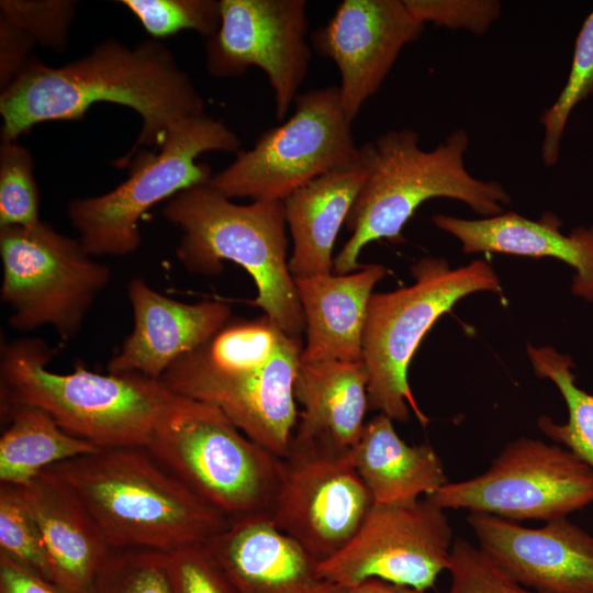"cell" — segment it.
Here are the masks:
<instances>
[{"instance_id":"15","label":"cell","mask_w":593,"mask_h":593,"mask_svg":"<svg viewBox=\"0 0 593 593\" xmlns=\"http://www.w3.org/2000/svg\"><path fill=\"white\" fill-rule=\"evenodd\" d=\"M302 348L301 339L287 336L262 368L213 372L175 361L159 380L177 395L219 409L248 438L283 458L299 417L294 382Z\"/></svg>"},{"instance_id":"11","label":"cell","mask_w":593,"mask_h":593,"mask_svg":"<svg viewBox=\"0 0 593 593\" xmlns=\"http://www.w3.org/2000/svg\"><path fill=\"white\" fill-rule=\"evenodd\" d=\"M443 510L550 522L593 503V470L559 444L521 437L483 473L426 496Z\"/></svg>"},{"instance_id":"27","label":"cell","mask_w":593,"mask_h":593,"mask_svg":"<svg viewBox=\"0 0 593 593\" xmlns=\"http://www.w3.org/2000/svg\"><path fill=\"white\" fill-rule=\"evenodd\" d=\"M527 354L534 373L556 384L568 409V419L563 424H557L547 416L539 417L540 430L593 470V392L588 393L577 387L572 372L574 362L569 355L552 347L532 345H528Z\"/></svg>"},{"instance_id":"20","label":"cell","mask_w":593,"mask_h":593,"mask_svg":"<svg viewBox=\"0 0 593 593\" xmlns=\"http://www.w3.org/2000/svg\"><path fill=\"white\" fill-rule=\"evenodd\" d=\"M16 489L42 535L53 584L63 593H83L112 550L94 518L48 471Z\"/></svg>"},{"instance_id":"29","label":"cell","mask_w":593,"mask_h":593,"mask_svg":"<svg viewBox=\"0 0 593 593\" xmlns=\"http://www.w3.org/2000/svg\"><path fill=\"white\" fill-rule=\"evenodd\" d=\"M83 593H174L167 553L111 550Z\"/></svg>"},{"instance_id":"26","label":"cell","mask_w":593,"mask_h":593,"mask_svg":"<svg viewBox=\"0 0 593 593\" xmlns=\"http://www.w3.org/2000/svg\"><path fill=\"white\" fill-rule=\"evenodd\" d=\"M1 415L8 426L0 437V483L24 485L55 465L100 449L64 430L37 406L10 405Z\"/></svg>"},{"instance_id":"37","label":"cell","mask_w":593,"mask_h":593,"mask_svg":"<svg viewBox=\"0 0 593 593\" xmlns=\"http://www.w3.org/2000/svg\"><path fill=\"white\" fill-rule=\"evenodd\" d=\"M34 42L8 21L0 19V86L4 90L30 63Z\"/></svg>"},{"instance_id":"17","label":"cell","mask_w":593,"mask_h":593,"mask_svg":"<svg viewBox=\"0 0 593 593\" xmlns=\"http://www.w3.org/2000/svg\"><path fill=\"white\" fill-rule=\"evenodd\" d=\"M479 548L506 574L540 593H593V536L568 518L527 528L470 513Z\"/></svg>"},{"instance_id":"31","label":"cell","mask_w":593,"mask_h":593,"mask_svg":"<svg viewBox=\"0 0 593 593\" xmlns=\"http://www.w3.org/2000/svg\"><path fill=\"white\" fill-rule=\"evenodd\" d=\"M0 555L52 581L40 529L16 486L0 483Z\"/></svg>"},{"instance_id":"8","label":"cell","mask_w":593,"mask_h":593,"mask_svg":"<svg viewBox=\"0 0 593 593\" xmlns=\"http://www.w3.org/2000/svg\"><path fill=\"white\" fill-rule=\"evenodd\" d=\"M239 147L237 135L205 113L178 121L159 153L139 156L124 182L104 194L68 203L79 240L93 257L134 253L142 242L138 222L149 208L213 176L198 156L211 150L238 153Z\"/></svg>"},{"instance_id":"5","label":"cell","mask_w":593,"mask_h":593,"mask_svg":"<svg viewBox=\"0 0 593 593\" xmlns=\"http://www.w3.org/2000/svg\"><path fill=\"white\" fill-rule=\"evenodd\" d=\"M161 214L181 232L176 255L188 271L212 276L223 260L239 265L257 288L253 305L301 339L305 325L287 259L283 201L236 204L205 182L172 197Z\"/></svg>"},{"instance_id":"12","label":"cell","mask_w":593,"mask_h":593,"mask_svg":"<svg viewBox=\"0 0 593 593\" xmlns=\"http://www.w3.org/2000/svg\"><path fill=\"white\" fill-rule=\"evenodd\" d=\"M452 544L445 510L430 499L374 504L351 540L317 564V573L345 586L378 579L425 593L447 570Z\"/></svg>"},{"instance_id":"9","label":"cell","mask_w":593,"mask_h":593,"mask_svg":"<svg viewBox=\"0 0 593 593\" xmlns=\"http://www.w3.org/2000/svg\"><path fill=\"white\" fill-rule=\"evenodd\" d=\"M294 113L264 132L253 148L214 174L210 186L228 199L283 201L324 175L360 159L337 86L299 93Z\"/></svg>"},{"instance_id":"35","label":"cell","mask_w":593,"mask_h":593,"mask_svg":"<svg viewBox=\"0 0 593 593\" xmlns=\"http://www.w3.org/2000/svg\"><path fill=\"white\" fill-rule=\"evenodd\" d=\"M422 23L481 35L500 18L502 4L495 0H403Z\"/></svg>"},{"instance_id":"14","label":"cell","mask_w":593,"mask_h":593,"mask_svg":"<svg viewBox=\"0 0 593 593\" xmlns=\"http://www.w3.org/2000/svg\"><path fill=\"white\" fill-rule=\"evenodd\" d=\"M205 53L215 77L261 69L273 91L276 118L284 120L312 59L306 1L221 0V24Z\"/></svg>"},{"instance_id":"6","label":"cell","mask_w":593,"mask_h":593,"mask_svg":"<svg viewBox=\"0 0 593 593\" xmlns=\"http://www.w3.org/2000/svg\"><path fill=\"white\" fill-rule=\"evenodd\" d=\"M146 448L230 519L268 514L282 458L248 438L219 409L176 394Z\"/></svg>"},{"instance_id":"13","label":"cell","mask_w":593,"mask_h":593,"mask_svg":"<svg viewBox=\"0 0 593 593\" xmlns=\"http://www.w3.org/2000/svg\"><path fill=\"white\" fill-rule=\"evenodd\" d=\"M373 505L348 452L291 441L267 515L318 564L351 540Z\"/></svg>"},{"instance_id":"3","label":"cell","mask_w":593,"mask_h":593,"mask_svg":"<svg viewBox=\"0 0 593 593\" xmlns=\"http://www.w3.org/2000/svg\"><path fill=\"white\" fill-rule=\"evenodd\" d=\"M468 133L456 130L432 150L411 128L389 131L360 146L367 175L346 220L351 232L334 258L336 275L358 270L362 248L373 240H403L402 230L416 209L434 198L466 203L490 217L503 213L511 195L495 180L473 177L466 167Z\"/></svg>"},{"instance_id":"21","label":"cell","mask_w":593,"mask_h":593,"mask_svg":"<svg viewBox=\"0 0 593 593\" xmlns=\"http://www.w3.org/2000/svg\"><path fill=\"white\" fill-rule=\"evenodd\" d=\"M433 223L455 236L466 254L501 253L529 257H552L575 270L571 291L593 302V225L569 234L560 231L561 220L544 213L538 221L516 212L479 220L436 214Z\"/></svg>"},{"instance_id":"24","label":"cell","mask_w":593,"mask_h":593,"mask_svg":"<svg viewBox=\"0 0 593 593\" xmlns=\"http://www.w3.org/2000/svg\"><path fill=\"white\" fill-rule=\"evenodd\" d=\"M361 158L306 183L283 200L286 222L292 238L289 270L293 278L333 272L336 237L366 179Z\"/></svg>"},{"instance_id":"1","label":"cell","mask_w":593,"mask_h":593,"mask_svg":"<svg viewBox=\"0 0 593 593\" xmlns=\"http://www.w3.org/2000/svg\"><path fill=\"white\" fill-rule=\"evenodd\" d=\"M98 102L131 108L142 119L133 148L163 145L178 121L204 113V102L171 52L155 40L134 47L107 40L88 55L61 67L31 59L1 91L2 141H16L35 124L78 120Z\"/></svg>"},{"instance_id":"28","label":"cell","mask_w":593,"mask_h":593,"mask_svg":"<svg viewBox=\"0 0 593 593\" xmlns=\"http://www.w3.org/2000/svg\"><path fill=\"white\" fill-rule=\"evenodd\" d=\"M593 93V10L578 33L572 64L566 85L553 104L546 109L540 123L544 126L541 159L545 166L558 163L563 133L573 109Z\"/></svg>"},{"instance_id":"7","label":"cell","mask_w":593,"mask_h":593,"mask_svg":"<svg viewBox=\"0 0 593 593\" xmlns=\"http://www.w3.org/2000/svg\"><path fill=\"white\" fill-rule=\"evenodd\" d=\"M414 283L372 293L362 334L369 409L404 423L410 406L419 422L428 418L412 395L407 369L426 333L463 296L501 290L492 267L482 259L452 269L444 258L419 259L411 270Z\"/></svg>"},{"instance_id":"25","label":"cell","mask_w":593,"mask_h":593,"mask_svg":"<svg viewBox=\"0 0 593 593\" xmlns=\"http://www.w3.org/2000/svg\"><path fill=\"white\" fill-rule=\"evenodd\" d=\"M348 454L378 505L410 503L449 482L434 448L407 445L381 413L366 423Z\"/></svg>"},{"instance_id":"33","label":"cell","mask_w":593,"mask_h":593,"mask_svg":"<svg viewBox=\"0 0 593 593\" xmlns=\"http://www.w3.org/2000/svg\"><path fill=\"white\" fill-rule=\"evenodd\" d=\"M76 3L69 0H2L1 19L24 32L32 41L64 51L75 16Z\"/></svg>"},{"instance_id":"18","label":"cell","mask_w":593,"mask_h":593,"mask_svg":"<svg viewBox=\"0 0 593 593\" xmlns=\"http://www.w3.org/2000/svg\"><path fill=\"white\" fill-rule=\"evenodd\" d=\"M134 326L108 363L110 373H139L159 380L181 356L199 348L230 321L221 301L183 303L157 292L139 277L126 288Z\"/></svg>"},{"instance_id":"30","label":"cell","mask_w":593,"mask_h":593,"mask_svg":"<svg viewBox=\"0 0 593 593\" xmlns=\"http://www.w3.org/2000/svg\"><path fill=\"white\" fill-rule=\"evenodd\" d=\"M38 217V190L31 153L16 141H2L0 149V228L32 227Z\"/></svg>"},{"instance_id":"34","label":"cell","mask_w":593,"mask_h":593,"mask_svg":"<svg viewBox=\"0 0 593 593\" xmlns=\"http://www.w3.org/2000/svg\"><path fill=\"white\" fill-rule=\"evenodd\" d=\"M447 571L451 578L447 593H540L516 582L483 550L462 538L452 544Z\"/></svg>"},{"instance_id":"2","label":"cell","mask_w":593,"mask_h":593,"mask_svg":"<svg viewBox=\"0 0 593 593\" xmlns=\"http://www.w3.org/2000/svg\"><path fill=\"white\" fill-rule=\"evenodd\" d=\"M45 471L77 494L112 550L168 553L205 544L231 522L146 447L99 449Z\"/></svg>"},{"instance_id":"16","label":"cell","mask_w":593,"mask_h":593,"mask_svg":"<svg viewBox=\"0 0 593 593\" xmlns=\"http://www.w3.org/2000/svg\"><path fill=\"white\" fill-rule=\"evenodd\" d=\"M424 26L403 0H344L329 21L311 33L312 49L339 71L340 104L350 123Z\"/></svg>"},{"instance_id":"23","label":"cell","mask_w":593,"mask_h":593,"mask_svg":"<svg viewBox=\"0 0 593 593\" xmlns=\"http://www.w3.org/2000/svg\"><path fill=\"white\" fill-rule=\"evenodd\" d=\"M294 395L302 411L291 441L348 452L370 410L362 360L300 361Z\"/></svg>"},{"instance_id":"38","label":"cell","mask_w":593,"mask_h":593,"mask_svg":"<svg viewBox=\"0 0 593 593\" xmlns=\"http://www.w3.org/2000/svg\"><path fill=\"white\" fill-rule=\"evenodd\" d=\"M0 593H63L52 582L0 555Z\"/></svg>"},{"instance_id":"39","label":"cell","mask_w":593,"mask_h":593,"mask_svg":"<svg viewBox=\"0 0 593 593\" xmlns=\"http://www.w3.org/2000/svg\"><path fill=\"white\" fill-rule=\"evenodd\" d=\"M322 593H424L407 586L371 579L358 585L345 586L329 582Z\"/></svg>"},{"instance_id":"4","label":"cell","mask_w":593,"mask_h":593,"mask_svg":"<svg viewBox=\"0 0 593 593\" xmlns=\"http://www.w3.org/2000/svg\"><path fill=\"white\" fill-rule=\"evenodd\" d=\"M54 353L41 338L2 342L1 409L37 406L100 449L146 447L176 394L139 373L101 374L81 365L70 373L53 372L47 365Z\"/></svg>"},{"instance_id":"36","label":"cell","mask_w":593,"mask_h":593,"mask_svg":"<svg viewBox=\"0 0 593 593\" xmlns=\"http://www.w3.org/2000/svg\"><path fill=\"white\" fill-rule=\"evenodd\" d=\"M174 593H237L205 544L167 553Z\"/></svg>"},{"instance_id":"22","label":"cell","mask_w":593,"mask_h":593,"mask_svg":"<svg viewBox=\"0 0 593 593\" xmlns=\"http://www.w3.org/2000/svg\"><path fill=\"white\" fill-rule=\"evenodd\" d=\"M385 275L371 264L345 275L293 278L306 334L301 361L361 360L368 303Z\"/></svg>"},{"instance_id":"10","label":"cell","mask_w":593,"mask_h":593,"mask_svg":"<svg viewBox=\"0 0 593 593\" xmlns=\"http://www.w3.org/2000/svg\"><path fill=\"white\" fill-rule=\"evenodd\" d=\"M0 295L10 310L9 324L21 332L49 325L64 343L77 335L111 281V269L79 239L42 221L0 228Z\"/></svg>"},{"instance_id":"19","label":"cell","mask_w":593,"mask_h":593,"mask_svg":"<svg viewBox=\"0 0 593 593\" xmlns=\"http://www.w3.org/2000/svg\"><path fill=\"white\" fill-rule=\"evenodd\" d=\"M237 593H322L317 562L268 515L231 519L205 542Z\"/></svg>"},{"instance_id":"32","label":"cell","mask_w":593,"mask_h":593,"mask_svg":"<svg viewBox=\"0 0 593 593\" xmlns=\"http://www.w3.org/2000/svg\"><path fill=\"white\" fill-rule=\"evenodd\" d=\"M155 38L193 30L213 36L221 24V1L216 0H123L121 1Z\"/></svg>"}]
</instances>
